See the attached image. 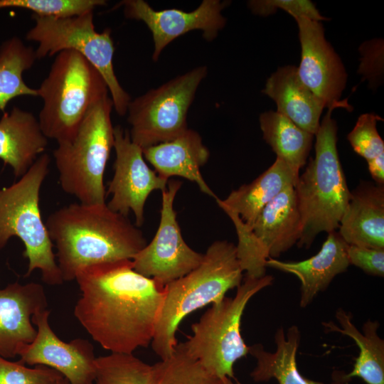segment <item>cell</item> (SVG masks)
I'll return each mask as SVG.
<instances>
[{"label":"cell","mask_w":384,"mask_h":384,"mask_svg":"<svg viewBox=\"0 0 384 384\" xmlns=\"http://www.w3.org/2000/svg\"><path fill=\"white\" fill-rule=\"evenodd\" d=\"M75 280L81 294L74 315L95 342L119 353L151 344L164 286L136 272L129 260L84 267Z\"/></svg>","instance_id":"obj_1"},{"label":"cell","mask_w":384,"mask_h":384,"mask_svg":"<svg viewBox=\"0 0 384 384\" xmlns=\"http://www.w3.org/2000/svg\"><path fill=\"white\" fill-rule=\"evenodd\" d=\"M63 281L75 280L81 269L132 260L146 245L142 232L107 203H71L46 220Z\"/></svg>","instance_id":"obj_2"},{"label":"cell","mask_w":384,"mask_h":384,"mask_svg":"<svg viewBox=\"0 0 384 384\" xmlns=\"http://www.w3.org/2000/svg\"><path fill=\"white\" fill-rule=\"evenodd\" d=\"M242 272L236 245L227 240H216L208 247L197 267L164 286L163 303L151 342L161 360L173 354L178 344L176 331L183 319L208 304L221 302L229 290L240 285Z\"/></svg>","instance_id":"obj_3"},{"label":"cell","mask_w":384,"mask_h":384,"mask_svg":"<svg viewBox=\"0 0 384 384\" xmlns=\"http://www.w3.org/2000/svg\"><path fill=\"white\" fill-rule=\"evenodd\" d=\"M338 107L352 110L347 99L327 108L315 134V156L294 186L302 221L299 247L308 249L320 233L338 229L351 197L337 151V124L331 117Z\"/></svg>","instance_id":"obj_4"},{"label":"cell","mask_w":384,"mask_h":384,"mask_svg":"<svg viewBox=\"0 0 384 384\" xmlns=\"http://www.w3.org/2000/svg\"><path fill=\"white\" fill-rule=\"evenodd\" d=\"M37 90L43 100L38 119L41 130L57 143L72 137L90 110L109 92L99 71L73 50L55 55Z\"/></svg>","instance_id":"obj_5"},{"label":"cell","mask_w":384,"mask_h":384,"mask_svg":"<svg viewBox=\"0 0 384 384\" xmlns=\"http://www.w3.org/2000/svg\"><path fill=\"white\" fill-rule=\"evenodd\" d=\"M50 164V157L43 154L18 181L0 188V250L11 237L18 238L24 245L23 255L28 260L25 276L38 270L44 283L59 285L64 281L39 206Z\"/></svg>","instance_id":"obj_6"},{"label":"cell","mask_w":384,"mask_h":384,"mask_svg":"<svg viewBox=\"0 0 384 384\" xmlns=\"http://www.w3.org/2000/svg\"><path fill=\"white\" fill-rule=\"evenodd\" d=\"M112 108L108 95L90 110L74 135L58 142L53 151L62 189L82 204L105 203L104 174L114 142Z\"/></svg>","instance_id":"obj_7"},{"label":"cell","mask_w":384,"mask_h":384,"mask_svg":"<svg viewBox=\"0 0 384 384\" xmlns=\"http://www.w3.org/2000/svg\"><path fill=\"white\" fill-rule=\"evenodd\" d=\"M274 277L245 276L237 287L234 297H225L212 304L192 324L193 334L181 343L186 353L198 361L213 375L222 378H234V365L249 353L240 331L245 307L257 292L272 284Z\"/></svg>","instance_id":"obj_8"},{"label":"cell","mask_w":384,"mask_h":384,"mask_svg":"<svg viewBox=\"0 0 384 384\" xmlns=\"http://www.w3.org/2000/svg\"><path fill=\"white\" fill-rule=\"evenodd\" d=\"M93 16V11L65 17L32 14L34 26L26 33V38L38 43L35 50L38 59L55 55L65 50L82 55L104 78L116 112L124 116L132 99L114 73L112 31L107 28L98 32Z\"/></svg>","instance_id":"obj_9"},{"label":"cell","mask_w":384,"mask_h":384,"mask_svg":"<svg viewBox=\"0 0 384 384\" xmlns=\"http://www.w3.org/2000/svg\"><path fill=\"white\" fill-rule=\"evenodd\" d=\"M208 73L206 65L186 72L131 100L127 122L131 140L142 149L174 139L187 129V114Z\"/></svg>","instance_id":"obj_10"},{"label":"cell","mask_w":384,"mask_h":384,"mask_svg":"<svg viewBox=\"0 0 384 384\" xmlns=\"http://www.w3.org/2000/svg\"><path fill=\"white\" fill-rule=\"evenodd\" d=\"M182 182L168 181L161 191V218L152 240L132 260L134 270L162 286L183 277L197 267L203 254L190 247L183 240L174 208L176 195Z\"/></svg>","instance_id":"obj_11"},{"label":"cell","mask_w":384,"mask_h":384,"mask_svg":"<svg viewBox=\"0 0 384 384\" xmlns=\"http://www.w3.org/2000/svg\"><path fill=\"white\" fill-rule=\"evenodd\" d=\"M114 173L106 191L107 196L112 194L107 205L124 216L132 211L135 225L140 227L144 220L146 199L152 191L164 190L169 179L149 167L142 149L131 140L127 130L117 125L114 127Z\"/></svg>","instance_id":"obj_12"},{"label":"cell","mask_w":384,"mask_h":384,"mask_svg":"<svg viewBox=\"0 0 384 384\" xmlns=\"http://www.w3.org/2000/svg\"><path fill=\"white\" fill-rule=\"evenodd\" d=\"M228 4L225 1L203 0L195 10L186 12L178 9L156 11L144 0H124L114 8L122 7L126 18L146 25L154 41L152 60L156 61L169 43L193 30H201L207 41L214 40L225 25L222 11Z\"/></svg>","instance_id":"obj_13"},{"label":"cell","mask_w":384,"mask_h":384,"mask_svg":"<svg viewBox=\"0 0 384 384\" xmlns=\"http://www.w3.org/2000/svg\"><path fill=\"white\" fill-rule=\"evenodd\" d=\"M50 313L46 309L33 316L37 334L33 341L19 353V361L55 369L70 384H94L97 357L93 345L80 338L68 343L59 338L49 324Z\"/></svg>","instance_id":"obj_14"},{"label":"cell","mask_w":384,"mask_h":384,"mask_svg":"<svg viewBox=\"0 0 384 384\" xmlns=\"http://www.w3.org/2000/svg\"><path fill=\"white\" fill-rule=\"evenodd\" d=\"M294 18L301 45V60L297 67L299 78L326 108L341 103L347 73L341 58L326 41L322 23L305 17Z\"/></svg>","instance_id":"obj_15"},{"label":"cell","mask_w":384,"mask_h":384,"mask_svg":"<svg viewBox=\"0 0 384 384\" xmlns=\"http://www.w3.org/2000/svg\"><path fill=\"white\" fill-rule=\"evenodd\" d=\"M48 309L44 287L36 282H18L0 289V356H18L37 334L33 316Z\"/></svg>","instance_id":"obj_16"},{"label":"cell","mask_w":384,"mask_h":384,"mask_svg":"<svg viewBox=\"0 0 384 384\" xmlns=\"http://www.w3.org/2000/svg\"><path fill=\"white\" fill-rule=\"evenodd\" d=\"M348 244L337 231L328 233L321 250L315 255L297 262H283L269 257L266 267L296 276L300 281L299 306L309 305L321 292L326 289L334 278L350 265Z\"/></svg>","instance_id":"obj_17"},{"label":"cell","mask_w":384,"mask_h":384,"mask_svg":"<svg viewBox=\"0 0 384 384\" xmlns=\"http://www.w3.org/2000/svg\"><path fill=\"white\" fill-rule=\"evenodd\" d=\"M338 229L349 245L384 250V184L361 181L351 191Z\"/></svg>","instance_id":"obj_18"},{"label":"cell","mask_w":384,"mask_h":384,"mask_svg":"<svg viewBox=\"0 0 384 384\" xmlns=\"http://www.w3.org/2000/svg\"><path fill=\"white\" fill-rule=\"evenodd\" d=\"M142 151L144 159L159 176L167 179L171 176L183 177L196 183L201 192L214 198L217 197L200 171L208 161L210 152L196 131L188 128L174 139Z\"/></svg>","instance_id":"obj_19"},{"label":"cell","mask_w":384,"mask_h":384,"mask_svg":"<svg viewBox=\"0 0 384 384\" xmlns=\"http://www.w3.org/2000/svg\"><path fill=\"white\" fill-rule=\"evenodd\" d=\"M299 175V171L277 157L273 164L251 183L233 191L225 199H215L226 214L238 215L242 225L251 230L264 207L284 189L294 186Z\"/></svg>","instance_id":"obj_20"},{"label":"cell","mask_w":384,"mask_h":384,"mask_svg":"<svg viewBox=\"0 0 384 384\" xmlns=\"http://www.w3.org/2000/svg\"><path fill=\"white\" fill-rule=\"evenodd\" d=\"M48 138L38 119L28 111L14 107L0 119V159L16 178L23 176L46 150Z\"/></svg>","instance_id":"obj_21"},{"label":"cell","mask_w":384,"mask_h":384,"mask_svg":"<svg viewBox=\"0 0 384 384\" xmlns=\"http://www.w3.org/2000/svg\"><path fill=\"white\" fill-rule=\"evenodd\" d=\"M262 93L272 99L277 112L315 135L326 104L300 80L294 65L279 68L267 80Z\"/></svg>","instance_id":"obj_22"},{"label":"cell","mask_w":384,"mask_h":384,"mask_svg":"<svg viewBox=\"0 0 384 384\" xmlns=\"http://www.w3.org/2000/svg\"><path fill=\"white\" fill-rule=\"evenodd\" d=\"M268 257H279L298 242L301 215L294 186H289L267 204L251 230Z\"/></svg>","instance_id":"obj_23"},{"label":"cell","mask_w":384,"mask_h":384,"mask_svg":"<svg viewBox=\"0 0 384 384\" xmlns=\"http://www.w3.org/2000/svg\"><path fill=\"white\" fill-rule=\"evenodd\" d=\"M340 327L333 321L323 322L326 332H337L352 338L359 348L352 370L344 374L348 383L359 378L367 384H384V341L378 334V321L367 320L358 330L352 321V316L339 308L335 314Z\"/></svg>","instance_id":"obj_24"},{"label":"cell","mask_w":384,"mask_h":384,"mask_svg":"<svg viewBox=\"0 0 384 384\" xmlns=\"http://www.w3.org/2000/svg\"><path fill=\"white\" fill-rule=\"evenodd\" d=\"M301 336L296 325L290 326L286 334L279 327L274 334V352L265 351L260 343L249 346V353L256 360V366L250 374L253 381L267 382L273 378L279 384H326L305 378L299 373L297 353Z\"/></svg>","instance_id":"obj_25"},{"label":"cell","mask_w":384,"mask_h":384,"mask_svg":"<svg viewBox=\"0 0 384 384\" xmlns=\"http://www.w3.org/2000/svg\"><path fill=\"white\" fill-rule=\"evenodd\" d=\"M260 125L264 140L277 157L299 172L306 163L314 135L277 111L262 113Z\"/></svg>","instance_id":"obj_26"},{"label":"cell","mask_w":384,"mask_h":384,"mask_svg":"<svg viewBox=\"0 0 384 384\" xmlns=\"http://www.w3.org/2000/svg\"><path fill=\"white\" fill-rule=\"evenodd\" d=\"M35 50L13 36L0 45V111L5 112L8 103L19 96L38 97L37 89L23 80V73L37 60Z\"/></svg>","instance_id":"obj_27"},{"label":"cell","mask_w":384,"mask_h":384,"mask_svg":"<svg viewBox=\"0 0 384 384\" xmlns=\"http://www.w3.org/2000/svg\"><path fill=\"white\" fill-rule=\"evenodd\" d=\"M94 384H156L153 365L133 353H111L96 358Z\"/></svg>","instance_id":"obj_28"},{"label":"cell","mask_w":384,"mask_h":384,"mask_svg":"<svg viewBox=\"0 0 384 384\" xmlns=\"http://www.w3.org/2000/svg\"><path fill=\"white\" fill-rule=\"evenodd\" d=\"M156 384H230L232 379L219 378L188 356L181 343L173 354L153 365Z\"/></svg>","instance_id":"obj_29"},{"label":"cell","mask_w":384,"mask_h":384,"mask_svg":"<svg viewBox=\"0 0 384 384\" xmlns=\"http://www.w3.org/2000/svg\"><path fill=\"white\" fill-rule=\"evenodd\" d=\"M105 0H0V9H22L41 16L65 17L93 11Z\"/></svg>","instance_id":"obj_30"},{"label":"cell","mask_w":384,"mask_h":384,"mask_svg":"<svg viewBox=\"0 0 384 384\" xmlns=\"http://www.w3.org/2000/svg\"><path fill=\"white\" fill-rule=\"evenodd\" d=\"M381 120L377 114H363L347 135L354 151L367 161L384 154V142L377 129V122Z\"/></svg>","instance_id":"obj_31"},{"label":"cell","mask_w":384,"mask_h":384,"mask_svg":"<svg viewBox=\"0 0 384 384\" xmlns=\"http://www.w3.org/2000/svg\"><path fill=\"white\" fill-rule=\"evenodd\" d=\"M62 375L45 366L28 368L0 356V384H53Z\"/></svg>","instance_id":"obj_32"},{"label":"cell","mask_w":384,"mask_h":384,"mask_svg":"<svg viewBox=\"0 0 384 384\" xmlns=\"http://www.w3.org/2000/svg\"><path fill=\"white\" fill-rule=\"evenodd\" d=\"M247 5L253 14L262 16H269L277 9H282L293 18L305 17L320 22L327 20L309 0H252L248 1Z\"/></svg>","instance_id":"obj_33"},{"label":"cell","mask_w":384,"mask_h":384,"mask_svg":"<svg viewBox=\"0 0 384 384\" xmlns=\"http://www.w3.org/2000/svg\"><path fill=\"white\" fill-rule=\"evenodd\" d=\"M347 255L350 265L359 267L368 274L384 277V250L348 245Z\"/></svg>","instance_id":"obj_34"},{"label":"cell","mask_w":384,"mask_h":384,"mask_svg":"<svg viewBox=\"0 0 384 384\" xmlns=\"http://www.w3.org/2000/svg\"><path fill=\"white\" fill-rule=\"evenodd\" d=\"M361 64L359 73L365 78L368 79L371 84L376 85L383 75V43L381 39H375L366 42L360 48Z\"/></svg>","instance_id":"obj_35"},{"label":"cell","mask_w":384,"mask_h":384,"mask_svg":"<svg viewBox=\"0 0 384 384\" xmlns=\"http://www.w3.org/2000/svg\"><path fill=\"white\" fill-rule=\"evenodd\" d=\"M368 171L376 183L384 184V154L368 161Z\"/></svg>","instance_id":"obj_36"},{"label":"cell","mask_w":384,"mask_h":384,"mask_svg":"<svg viewBox=\"0 0 384 384\" xmlns=\"http://www.w3.org/2000/svg\"><path fill=\"white\" fill-rule=\"evenodd\" d=\"M345 371L334 370L331 373V381L329 384H348L344 378Z\"/></svg>","instance_id":"obj_37"},{"label":"cell","mask_w":384,"mask_h":384,"mask_svg":"<svg viewBox=\"0 0 384 384\" xmlns=\"http://www.w3.org/2000/svg\"><path fill=\"white\" fill-rule=\"evenodd\" d=\"M53 384H70V383L65 378H64L63 375H60Z\"/></svg>","instance_id":"obj_38"},{"label":"cell","mask_w":384,"mask_h":384,"mask_svg":"<svg viewBox=\"0 0 384 384\" xmlns=\"http://www.w3.org/2000/svg\"><path fill=\"white\" fill-rule=\"evenodd\" d=\"M230 384H241V383H238V382L234 383V382L231 381V382H230Z\"/></svg>","instance_id":"obj_39"}]
</instances>
